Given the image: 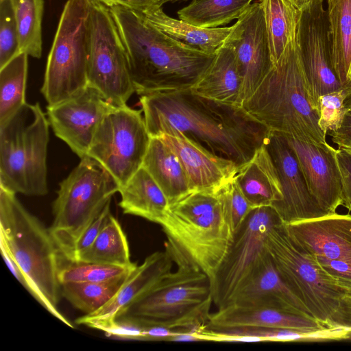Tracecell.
<instances>
[{"label":"cell","instance_id":"obj_1","mask_svg":"<svg viewBox=\"0 0 351 351\" xmlns=\"http://www.w3.org/2000/svg\"><path fill=\"white\" fill-rule=\"evenodd\" d=\"M151 137L176 130L239 168L265 144L270 130L243 107L195 93L191 89L140 96Z\"/></svg>","mask_w":351,"mask_h":351},{"label":"cell","instance_id":"obj_2","mask_svg":"<svg viewBox=\"0 0 351 351\" xmlns=\"http://www.w3.org/2000/svg\"><path fill=\"white\" fill-rule=\"evenodd\" d=\"M109 8L126 49L139 96L191 89L215 56L167 36L138 12L121 6Z\"/></svg>","mask_w":351,"mask_h":351},{"label":"cell","instance_id":"obj_3","mask_svg":"<svg viewBox=\"0 0 351 351\" xmlns=\"http://www.w3.org/2000/svg\"><path fill=\"white\" fill-rule=\"evenodd\" d=\"M159 224L173 263H185L201 270L213 285L234 234L217 193L191 192L169 204Z\"/></svg>","mask_w":351,"mask_h":351},{"label":"cell","instance_id":"obj_4","mask_svg":"<svg viewBox=\"0 0 351 351\" xmlns=\"http://www.w3.org/2000/svg\"><path fill=\"white\" fill-rule=\"evenodd\" d=\"M241 107L271 132L302 141L326 143L309 97L296 38Z\"/></svg>","mask_w":351,"mask_h":351},{"label":"cell","instance_id":"obj_5","mask_svg":"<svg viewBox=\"0 0 351 351\" xmlns=\"http://www.w3.org/2000/svg\"><path fill=\"white\" fill-rule=\"evenodd\" d=\"M16 194L0 186V246L19 266L40 298V305L69 327L60 313L58 272L62 254L49 230L19 202Z\"/></svg>","mask_w":351,"mask_h":351},{"label":"cell","instance_id":"obj_6","mask_svg":"<svg viewBox=\"0 0 351 351\" xmlns=\"http://www.w3.org/2000/svg\"><path fill=\"white\" fill-rule=\"evenodd\" d=\"M49 125L38 103H26L0 123V186L29 196L48 193Z\"/></svg>","mask_w":351,"mask_h":351},{"label":"cell","instance_id":"obj_7","mask_svg":"<svg viewBox=\"0 0 351 351\" xmlns=\"http://www.w3.org/2000/svg\"><path fill=\"white\" fill-rule=\"evenodd\" d=\"M118 316L138 319L146 325L192 330L206 326L213 303L210 278L182 262ZM117 316V317H118Z\"/></svg>","mask_w":351,"mask_h":351},{"label":"cell","instance_id":"obj_8","mask_svg":"<svg viewBox=\"0 0 351 351\" xmlns=\"http://www.w3.org/2000/svg\"><path fill=\"white\" fill-rule=\"evenodd\" d=\"M119 188L113 176L88 156L59 184L49 230L65 259L75 261L77 241Z\"/></svg>","mask_w":351,"mask_h":351},{"label":"cell","instance_id":"obj_9","mask_svg":"<svg viewBox=\"0 0 351 351\" xmlns=\"http://www.w3.org/2000/svg\"><path fill=\"white\" fill-rule=\"evenodd\" d=\"M265 248L289 289L308 314L326 326L340 299L347 295L339 282L289 236L284 223L269 231Z\"/></svg>","mask_w":351,"mask_h":351},{"label":"cell","instance_id":"obj_10","mask_svg":"<svg viewBox=\"0 0 351 351\" xmlns=\"http://www.w3.org/2000/svg\"><path fill=\"white\" fill-rule=\"evenodd\" d=\"M90 0H67L49 53L40 92L48 106L78 95L88 86Z\"/></svg>","mask_w":351,"mask_h":351},{"label":"cell","instance_id":"obj_11","mask_svg":"<svg viewBox=\"0 0 351 351\" xmlns=\"http://www.w3.org/2000/svg\"><path fill=\"white\" fill-rule=\"evenodd\" d=\"M88 86L116 107L126 106L136 93L117 25L110 8L100 0H90Z\"/></svg>","mask_w":351,"mask_h":351},{"label":"cell","instance_id":"obj_12","mask_svg":"<svg viewBox=\"0 0 351 351\" xmlns=\"http://www.w3.org/2000/svg\"><path fill=\"white\" fill-rule=\"evenodd\" d=\"M141 112L127 105L114 108L99 124L86 155L99 162L120 188L142 167L150 143Z\"/></svg>","mask_w":351,"mask_h":351},{"label":"cell","instance_id":"obj_13","mask_svg":"<svg viewBox=\"0 0 351 351\" xmlns=\"http://www.w3.org/2000/svg\"><path fill=\"white\" fill-rule=\"evenodd\" d=\"M283 223L271 206L254 208L234 232L230 247L213 282V304L230 303L234 294L266 253L269 231Z\"/></svg>","mask_w":351,"mask_h":351},{"label":"cell","instance_id":"obj_14","mask_svg":"<svg viewBox=\"0 0 351 351\" xmlns=\"http://www.w3.org/2000/svg\"><path fill=\"white\" fill-rule=\"evenodd\" d=\"M323 2L317 0L302 11L296 36L309 97L317 111L321 96L348 84L341 83L332 65L329 25Z\"/></svg>","mask_w":351,"mask_h":351},{"label":"cell","instance_id":"obj_15","mask_svg":"<svg viewBox=\"0 0 351 351\" xmlns=\"http://www.w3.org/2000/svg\"><path fill=\"white\" fill-rule=\"evenodd\" d=\"M223 45L233 51L241 78V106L255 92L273 66L263 10L252 3L231 26Z\"/></svg>","mask_w":351,"mask_h":351},{"label":"cell","instance_id":"obj_16","mask_svg":"<svg viewBox=\"0 0 351 351\" xmlns=\"http://www.w3.org/2000/svg\"><path fill=\"white\" fill-rule=\"evenodd\" d=\"M114 108L101 93L88 86L68 100L47 106V116L55 135L82 158L87 155L99 124Z\"/></svg>","mask_w":351,"mask_h":351},{"label":"cell","instance_id":"obj_17","mask_svg":"<svg viewBox=\"0 0 351 351\" xmlns=\"http://www.w3.org/2000/svg\"><path fill=\"white\" fill-rule=\"evenodd\" d=\"M277 170L282 199L272 205L283 223L329 215L311 193L298 158L286 136L270 132L265 143Z\"/></svg>","mask_w":351,"mask_h":351},{"label":"cell","instance_id":"obj_18","mask_svg":"<svg viewBox=\"0 0 351 351\" xmlns=\"http://www.w3.org/2000/svg\"><path fill=\"white\" fill-rule=\"evenodd\" d=\"M285 136L298 158L311 193L324 211L335 213L342 205L337 149L327 142L310 143Z\"/></svg>","mask_w":351,"mask_h":351},{"label":"cell","instance_id":"obj_19","mask_svg":"<svg viewBox=\"0 0 351 351\" xmlns=\"http://www.w3.org/2000/svg\"><path fill=\"white\" fill-rule=\"evenodd\" d=\"M159 137L179 158L193 191L216 192L237 173L232 161L215 155L180 132L171 130Z\"/></svg>","mask_w":351,"mask_h":351},{"label":"cell","instance_id":"obj_20","mask_svg":"<svg viewBox=\"0 0 351 351\" xmlns=\"http://www.w3.org/2000/svg\"><path fill=\"white\" fill-rule=\"evenodd\" d=\"M284 225L289 236L316 257L351 261V215L335 213Z\"/></svg>","mask_w":351,"mask_h":351},{"label":"cell","instance_id":"obj_21","mask_svg":"<svg viewBox=\"0 0 351 351\" xmlns=\"http://www.w3.org/2000/svg\"><path fill=\"white\" fill-rule=\"evenodd\" d=\"M173 259L169 251L156 252L145 258L130 272L114 296L97 311L75 320L79 325L90 327L115 319L130 305L146 293L172 271Z\"/></svg>","mask_w":351,"mask_h":351},{"label":"cell","instance_id":"obj_22","mask_svg":"<svg viewBox=\"0 0 351 351\" xmlns=\"http://www.w3.org/2000/svg\"><path fill=\"white\" fill-rule=\"evenodd\" d=\"M230 304L269 306L311 317L287 286L267 250Z\"/></svg>","mask_w":351,"mask_h":351},{"label":"cell","instance_id":"obj_23","mask_svg":"<svg viewBox=\"0 0 351 351\" xmlns=\"http://www.w3.org/2000/svg\"><path fill=\"white\" fill-rule=\"evenodd\" d=\"M206 327L213 330L254 327L317 330L327 326L311 317L272 307L230 304L210 313Z\"/></svg>","mask_w":351,"mask_h":351},{"label":"cell","instance_id":"obj_24","mask_svg":"<svg viewBox=\"0 0 351 351\" xmlns=\"http://www.w3.org/2000/svg\"><path fill=\"white\" fill-rule=\"evenodd\" d=\"M235 180L254 208L272 206L282 199L277 170L265 144L256 150L249 162L238 169Z\"/></svg>","mask_w":351,"mask_h":351},{"label":"cell","instance_id":"obj_25","mask_svg":"<svg viewBox=\"0 0 351 351\" xmlns=\"http://www.w3.org/2000/svg\"><path fill=\"white\" fill-rule=\"evenodd\" d=\"M241 78L233 51L223 45L210 65L191 88L195 93L228 104L241 106Z\"/></svg>","mask_w":351,"mask_h":351},{"label":"cell","instance_id":"obj_26","mask_svg":"<svg viewBox=\"0 0 351 351\" xmlns=\"http://www.w3.org/2000/svg\"><path fill=\"white\" fill-rule=\"evenodd\" d=\"M142 167L160 187L169 204L193 191L179 158L160 137H151Z\"/></svg>","mask_w":351,"mask_h":351},{"label":"cell","instance_id":"obj_27","mask_svg":"<svg viewBox=\"0 0 351 351\" xmlns=\"http://www.w3.org/2000/svg\"><path fill=\"white\" fill-rule=\"evenodd\" d=\"M141 13L152 27L167 36L206 53L213 55L223 45L231 27L201 28L167 15L161 6Z\"/></svg>","mask_w":351,"mask_h":351},{"label":"cell","instance_id":"obj_28","mask_svg":"<svg viewBox=\"0 0 351 351\" xmlns=\"http://www.w3.org/2000/svg\"><path fill=\"white\" fill-rule=\"evenodd\" d=\"M119 204L123 213L160 223L169 204L165 193L148 171L141 167L119 189Z\"/></svg>","mask_w":351,"mask_h":351},{"label":"cell","instance_id":"obj_29","mask_svg":"<svg viewBox=\"0 0 351 351\" xmlns=\"http://www.w3.org/2000/svg\"><path fill=\"white\" fill-rule=\"evenodd\" d=\"M332 62L342 84L351 82V0H326Z\"/></svg>","mask_w":351,"mask_h":351},{"label":"cell","instance_id":"obj_30","mask_svg":"<svg viewBox=\"0 0 351 351\" xmlns=\"http://www.w3.org/2000/svg\"><path fill=\"white\" fill-rule=\"evenodd\" d=\"M268 37L272 64L297 36L302 11L289 0H259Z\"/></svg>","mask_w":351,"mask_h":351},{"label":"cell","instance_id":"obj_31","mask_svg":"<svg viewBox=\"0 0 351 351\" xmlns=\"http://www.w3.org/2000/svg\"><path fill=\"white\" fill-rule=\"evenodd\" d=\"M76 261L133 267L127 237L117 219L109 214L99 235Z\"/></svg>","mask_w":351,"mask_h":351},{"label":"cell","instance_id":"obj_32","mask_svg":"<svg viewBox=\"0 0 351 351\" xmlns=\"http://www.w3.org/2000/svg\"><path fill=\"white\" fill-rule=\"evenodd\" d=\"M253 0H191L179 19L201 28H217L237 20Z\"/></svg>","mask_w":351,"mask_h":351},{"label":"cell","instance_id":"obj_33","mask_svg":"<svg viewBox=\"0 0 351 351\" xmlns=\"http://www.w3.org/2000/svg\"><path fill=\"white\" fill-rule=\"evenodd\" d=\"M28 56L26 53H21L0 68V123L27 103Z\"/></svg>","mask_w":351,"mask_h":351},{"label":"cell","instance_id":"obj_34","mask_svg":"<svg viewBox=\"0 0 351 351\" xmlns=\"http://www.w3.org/2000/svg\"><path fill=\"white\" fill-rule=\"evenodd\" d=\"M10 1L17 25L21 52L40 58L43 49L44 0Z\"/></svg>","mask_w":351,"mask_h":351},{"label":"cell","instance_id":"obj_35","mask_svg":"<svg viewBox=\"0 0 351 351\" xmlns=\"http://www.w3.org/2000/svg\"><path fill=\"white\" fill-rule=\"evenodd\" d=\"M128 274L100 282L61 284V295L84 315L93 313L106 304L118 292Z\"/></svg>","mask_w":351,"mask_h":351},{"label":"cell","instance_id":"obj_36","mask_svg":"<svg viewBox=\"0 0 351 351\" xmlns=\"http://www.w3.org/2000/svg\"><path fill=\"white\" fill-rule=\"evenodd\" d=\"M122 267L82 261H70L62 256L58 279L66 282H100L112 280L130 273L135 267Z\"/></svg>","mask_w":351,"mask_h":351},{"label":"cell","instance_id":"obj_37","mask_svg":"<svg viewBox=\"0 0 351 351\" xmlns=\"http://www.w3.org/2000/svg\"><path fill=\"white\" fill-rule=\"evenodd\" d=\"M350 94L351 82L319 97L318 125L325 134L339 128L346 111L345 101Z\"/></svg>","mask_w":351,"mask_h":351},{"label":"cell","instance_id":"obj_38","mask_svg":"<svg viewBox=\"0 0 351 351\" xmlns=\"http://www.w3.org/2000/svg\"><path fill=\"white\" fill-rule=\"evenodd\" d=\"M21 53L12 2L10 0H0V68Z\"/></svg>","mask_w":351,"mask_h":351},{"label":"cell","instance_id":"obj_39","mask_svg":"<svg viewBox=\"0 0 351 351\" xmlns=\"http://www.w3.org/2000/svg\"><path fill=\"white\" fill-rule=\"evenodd\" d=\"M216 192L224 206L235 232L254 207L240 189L235 176Z\"/></svg>","mask_w":351,"mask_h":351},{"label":"cell","instance_id":"obj_40","mask_svg":"<svg viewBox=\"0 0 351 351\" xmlns=\"http://www.w3.org/2000/svg\"><path fill=\"white\" fill-rule=\"evenodd\" d=\"M336 158L341 176L342 205L351 211V149L338 147Z\"/></svg>","mask_w":351,"mask_h":351},{"label":"cell","instance_id":"obj_41","mask_svg":"<svg viewBox=\"0 0 351 351\" xmlns=\"http://www.w3.org/2000/svg\"><path fill=\"white\" fill-rule=\"evenodd\" d=\"M110 213V202L108 203L99 216L87 228L77 241L75 246V261L77 257L93 243L103 228Z\"/></svg>","mask_w":351,"mask_h":351},{"label":"cell","instance_id":"obj_42","mask_svg":"<svg viewBox=\"0 0 351 351\" xmlns=\"http://www.w3.org/2000/svg\"><path fill=\"white\" fill-rule=\"evenodd\" d=\"M346 111L337 130L330 132L332 141L338 147L351 149V94L345 101Z\"/></svg>","mask_w":351,"mask_h":351},{"label":"cell","instance_id":"obj_43","mask_svg":"<svg viewBox=\"0 0 351 351\" xmlns=\"http://www.w3.org/2000/svg\"><path fill=\"white\" fill-rule=\"evenodd\" d=\"M326 326L351 331V296L342 297L335 311L328 318Z\"/></svg>","mask_w":351,"mask_h":351},{"label":"cell","instance_id":"obj_44","mask_svg":"<svg viewBox=\"0 0 351 351\" xmlns=\"http://www.w3.org/2000/svg\"><path fill=\"white\" fill-rule=\"evenodd\" d=\"M0 248L1 256L10 271L13 274L18 281L23 286V287L32 295V296L39 304H40V298L27 276L21 269L19 266L10 256L8 252L3 247L0 246Z\"/></svg>","mask_w":351,"mask_h":351},{"label":"cell","instance_id":"obj_45","mask_svg":"<svg viewBox=\"0 0 351 351\" xmlns=\"http://www.w3.org/2000/svg\"><path fill=\"white\" fill-rule=\"evenodd\" d=\"M108 7L121 6L138 12L158 5L161 0H100ZM162 7V6H161Z\"/></svg>","mask_w":351,"mask_h":351},{"label":"cell","instance_id":"obj_46","mask_svg":"<svg viewBox=\"0 0 351 351\" xmlns=\"http://www.w3.org/2000/svg\"><path fill=\"white\" fill-rule=\"evenodd\" d=\"M297 8L302 11L317 0H289Z\"/></svg>","mask_w":351,"mask_h":351},{"label":"cell","instance_id":"obj_47","mask_svg":"<svg viewBox=\"0 0 351 351\" xmlns=\"http://www.w3.org/2000/svg\"><path fill=\"white\" fill-rule=\"evenodd\" d=\"M186 1H189V0H161L160 5V6H162L164 4L167 3H173Z\"/></svg>","mask_w":351,"mask_h":351},{"label":"cell","instance_id":"obj_48","mask_svg":"<svg viewBox=\"0 0 351 351\" xmlns=\"http://www.w3.org/2000/svg\"><path fill=\"white\" fill-rule=\"evenodd\" d=\"M347 339H351V331H348Z\"/></svg>","mask_w":351,"mask_h":351}]
</instances>
